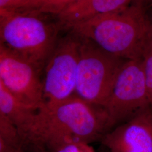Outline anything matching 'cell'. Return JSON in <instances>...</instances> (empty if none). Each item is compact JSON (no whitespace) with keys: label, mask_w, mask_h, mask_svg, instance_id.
Here are the masks:
<instances>
[{"label":"cell","mask_w":152,"mask_h":152,"mask_svg":"<svg viewBox=\"0 0 152 152\" xmlns=\"http://www.w3.org/2000/svg\"><path fill=\"white\" fill-rule=\"evenodd\" d=\"M147 90L152 107V36L149 39L142 56Z\"/></svg>","instance_id":"14"},{"label":"cell","mask_w":152,"mask_h":152,"mask_svg":"<svg viewBox=\"0 0 152 152\" xmlns=\"http://www.w3.org/2000/svg\"><path fill=\"white\" fill-rule=\"evenodd\" d=\"M46 17L0 10V44L44 69L62 29Z\"/></svg>","instance_id":"3"},{"label":"cell","mask_w":152,"mask_h":152,"mask_svg":"<svg viewBox=\"0 0 152 152\" xmlns=\"http://www.w3.org/2000/svg\"><path fill=\"white\" fill-rule=\"evenodd\" d=\"M132 0H80L56 17L63 29L85 22L95 16L122 11Z\"/></svg>","instance_id":"10"},{"label":"cell","mask_w":152,"mask_h":152,"mask_svg":"<svg viewBox=\"0 0 152 152\" xmlns=\"http://www.w3.org/2000/svg\"><path fill=\"white\" fill-rule=\"evenodd\" d=\"M38 110L23 103L0 83V113L16 126L21 137L24 152L30 143Z\"/></svg>","instance_id":"9"},{"label":"cell","mask_w":152,"mask_h":152,"mask_svg":"<svg viewBox=\"0 0 152 152\" xmlns=\"http://www.w3.org/2000/svg\"><path fill=\"white\" fill-rule=\"evenodd\" d=\"M150 107L142 59L125 60L103 107L111 130Z\"/></svg>","instance_id":"5"},{"label":"cell","mask_w":152,"mask_h":152,"mask_svg":"<svg viewBox=\"0 0 152 152\" xmlns=\"http://www.w3.org/2000/svg\"><path fill=\"white\" fill-rule=\"evenodd\" d=\"M44 69L0 44V83L23 103L44 105Z\"/></svg>","instance_id":"7"},{"label":"cell","mask_w":152,"mask_h":152,"mask_svg":"<svg viewBox=\"0 0 152 152\" xmlns=\"http://www.w3.org/2000/svg\"><path fill=\"white\" fill-rule=\"evenodd\" d=\"M27 0H0V10L10 9Z\"/></svg>","instance_id":"15"},{"label":"cell","mask_w":152,"mask_h":152,"mask_svg":"<svg viewBox=\"0 0 152 152\" xmlns=\"http://www.w3.org/2000/svg\"><path fill=\"white\" fill-rule=\"evenodd\" d=\"M110 130L108 117L103 107L75 95L38 109L29 151L42 152V140L50 135H68L91 144L101 141Z\"/></svg>","instance_id":"2"},{"label":"cell","mask_w":152,"mask_h":152,"mask_svg":"<svg viewBox=\"0 0 152 152\" xmlns=\"http://www.w3.org/2000/svg\"><path fill=\"white\" fill-rule=\"evenodd\" d=\"M146 0H132V3L136 5H142V3Z\"/></svg>","instance_id":"16"},{"label":"cell","mask_w":152,"mask_h":152,"mask_svg":"<svg viewBox=\"0 0 152 152\" xmlns=\"http://www.w3.org/2000/svg\"><path fill=\"white\" fill-rule=\"evenodd\" d=\"M0 152H24L16 126L2 113H0Z\"/></svg>","instance_id":"13"},{"label":"cell","mask_w":152,"mask_h":152,"mask_svg":"<svg viewBox=\"0 0 152 152\" xmlns=\"http://www.w3.org/2000/svg\"><path fill=\"white\" fill-rule=\"evenodd\" d=\"M80 0H27L15 7L6 10L36 15H59Z\"/></svg>","instance_id":"11"},{"label":"cell","mask_w":152,"mask_h":152,"mask_svg":"<svg viewBox=\"0 0 152 152\" xmlns=\"http://www.w3.org/2000/svg\"><path fill=\"white\" fill-rule=\"evenodd\" d=\"M80 38L76 95L103 108L126 59L109 54L88 38Z\"/></svg>","instance_id":"4"},{"label":"cell","mask_w":152,"mask_h":152,"mask_svg":"<svg viewBox=\"0 0 152 152\" xmlns=\"http://www.w3.org/2000/svg\"><path fill=\"white\" fill-rule=\"evenodd\" d=\"M80 36L70 31L59 38L44 66L43 106H51L76 95Z\"/></svg>","instance_id":"6"},{"label":"cell","mask_w":152,"mask_h":152,"mask_svg":"<svg viewBox=\"0 0 152 152\" xmlns=\"http://www.w3.org/2000/svg\"><path fill=\"white\" fill-rule=\"evenodd\" d=\"M42 152H95L90 144L64 135H50L42 140Z\"/></svg>","instance_id":"12"},{"label":"cell","mask_w":152,"mask_h":152,"mask_svg":"<svg viewBox=\"0 0 152 152\" xmlns=\"http://www.w3.org/2000/svg\"></svg>","instance_id":"17"},{"label":"cell","mask_w":152,"mask_h":152,"mask_svg":"<svg viewBox=\"0 0 152 152\" xmlns=\"http://www.w3.org/2000/svg\"><path fill=\"white\" fill-rule=\"evenodd\" d=\"M101 142L109 152H152V107L115 127Z\"/></svg>","instance_id":"8"},{"label":"cell","mask_w":152,"mask_h":152,"mask_svg":"<svg viewBox=\"0 0 152 152\" xmlns=\"http://www.w3.org/2000/svg\"><path fill=\"white\" fill-rule=\"evenodd\" d=\"M67 30L91 40L110 54L130 60L142 58L152 26L142 5L132 4L124 10L95 16Z\"/></svg>","instance_id":"1"}]
</instances>
